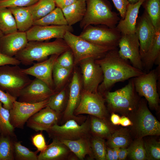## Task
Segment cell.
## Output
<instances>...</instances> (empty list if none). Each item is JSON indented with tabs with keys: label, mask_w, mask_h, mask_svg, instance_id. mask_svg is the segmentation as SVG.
Listing matches in <instances>:
<instances>
[{
	"label": "cell",
	"mask_w": 160,
	"mask_h": 160,
	"mask_svg": "<svg viewBox=\"0 0 160 160\" xmlns=\"http://www.w3.org/2000/svg\"><path fill=\"white\" fill-rule=\"evenodd\" d=\"M117 47L109 51L103 57L95 62L101 67L103 79L99 85L98 93L103 96L114 84L144 74L145 73L129 64L119 55Z\"/></svg>",
	"instance_id": "6da1fadb"
},
{
	"label": "cell",
	"mask_w": 160,
	"mask_h": 160,
	"mask_svg": "<svg viewBox=\"0 0 160 160\" xmlns=\"http://www.w3.org/2000/svg\"><path fill=\"white\" fill-rule=\"evenodd\" d=\"M70 48L63 39L51 42L28 41L25 47L15 56L21 63L28 65L34 61L40 62L53 55H60Z\"/></svg>",
	"instance_id": "7a4b0ae2"
},
{
	"label": "cell",
	"mask_w": 160,
	"mask_h": 160,
	"mask_svg": "<svg viewBox=\"0 0 160 160\" xmlns=\"http://www.w3.org/2000/svg\"><path fill=\"white\" fill-rule=\"evenodd\" d=\"M86 10L80 22L81 28L90 25H102L116 28L120 19L118 14L112 11V5L107 0H85Z\"/></svg>",
	"instance_id": "3957f363"
},
{
	"label": "cell",
	"mask_w": 160,
	"mask_h": 160,
	"mask_svg": "<svg viewBox=\"0 0 160 160\" xmlns=\"http://www.w3.org/2000/svg\"><path fill=\"white\" fill-rule=\"evenodd\" d=\"M103 97L112 112L127 114L137 108L140 100L134 87L133 78L124 87L114 92L108 91Z\"/></svg>",
	"instance_id": "277c9868"
},
{
	"label": "cell",
	"mask_w": 160,
	"mask_h": 160,
	"mask_svg": "<svg viewBox=\"0 0 160 160\" xmlns=\"http://www.w3.org/2000/svg\"><path fill=\"white\" fill-rule=\"evenodd\" d=\"M63 39L73 53L75 64L88 58H92L95 60L101 58L109 51L116 48L96 45L69 31L66 32Z\"/></svg>",
	"instance_id": "5b68a950"
},
{
	"label": "cell",
	"mask_w": 160,
	"mask_h": 160,
	"mask_svg": "<svg viewBox=\"0 0 160 160\" xmlns=\"http://www.w3.org/2000/svg\"><path fill=\"white\" fill-rule=\"evenodd\" d=\"M132 119V131L136 138L159 135L160 123L149 110L145 100H140Z\"/></svg>",
	"instance_id": "8992f818"
},
{
	"label": "cell",
	"mask_w": 160,
	"mask_h": 160,
	"mask_svg": "<svg viewBox=\"0 0 160 160\" xmlns=\"http://www.w3.org/2000/svg\"><path fill=\"white\" fill-rule=\"evenodd\" d=\"M18 65L0 66V89L18 98L22 90L32 81Z\"/></svg>",
	"instance_id": "52a82bcc"
},
{
	"label": "cell",
	"mask_w": 160,
	"mask_h": 160,
	"mask_svg": "<svg viewBox=\"0 0 160 160\" xmlns=\"http://www.w3.org/2000/svg\"><path fill=\"white\" fill-rule=\"evenodd\" d=\"M156 69L133 78L135 90L139 96L144 97L150 108L157 110L159 98L157 81L160 79V64Z\"/></svg>",
	"instance_id": "ba28073f"
},
{
	"label": "cell",
	"mask_w": 160,
	"mask_h": 160,
	"mask_svg": "<svg viewBox=\"0 0 160 160\" xmlns=\"http://www.w3.org/2000/svg\"><path fill=\"white\" fill-rule=\"evenodd\" d=\"M46 132L49 138L58 141L90 137L89 116L81 124L74 119H70L60 125L58 124H54Z\"/></svg>",
	"instance_id": "9c48e42d"
},
{
	"label": "cell",
	"mask_w": 160,
	"mask_h": 160,
	"mask_svg": "<svg viewBox=\"0 0 160 160\" xmlns=\"http://www.w3.org/2000/svg\"><path fill=\"white\" fill-rule=\"evenodd\" d=\"M79 36L96 45L116 47L118 46L121 34L116 27L111 28L90 25L83 29Z\"/></svg>",
	"instance_id": "30bf717a"
},
{
	"label": "cell",
	"mask_w": 160,
	"mask_h": 160,
	"mask_svg": "<svg viewBox=\"0 0 160 160\" xmlns=\"http://www.w3.org/2000/svg\"><path fill=\"white\" fill-rule=\"evenodd\" d=\"M105 99L98 93L89 92L83 89L79 103L74 112L76 116L87 114L102 119H108V111Z\"/></svg>",
	"instance_id": "8fae6325"
},
{
	"label": "cell",
	"mask_w": 160,
	"mask_h": 160,
	"mask_svg": "<svg viewBox=\"0 0 160 160\" xmlns=\"http://www.w3.org/2000/svg\"><path fill=\"white\" fill-rule=\"evenodd\" d=\"M49 98L42 102L30 103L16 100L9 110L10 121L15 128L23 129L29 118L47 106Z\"/></svg>",
	"instance_id": "7c38bea8"
},
{
	"label": "cell",
	"mask_w": 160,
	"mask_h": 160,
	"mask_svg": "<svg viewBox=\"0 0 160 160\" xmlns=\"http://www.w3.org/2000/svg\"><path fill=\"white\" fill-rule=\"evenodd\" d=\"M118 46V53L122 59L129 60L133 67L144 71L140 52V43L135 33L121 35Z\"/></svg>",
	"instance_id": "4fadbf2b"
},
{
	"label": "cell",
	"mask_w": 160,
	"mask_h": 160,
	"mask_svg": "<svg viewBox=\"0 0 160 160\" xmlns=\"http://www.w3.org/2000/svg\"><path fill=\"white\" fill-rule=\"evenodd\" d=\"M81 91L79 76L77 72L75 71L70 85L67 105L60 122L61 124L70 119H74L81 124L86 119L87 116H76L74 113L79 103Z\"/></svg>",
	"instance_id": "5bb4252c"
},
{
	"label": "cell",
	"mask_w": 160,
	"mask_h": 160,
	"mask_svg": "<svg viewBox=\"0 0 160 160\" xmlns=\"http://www.w3.org/2000/svg\"><path fill=\"white\" fill-rule=\"evenodd\" d=\"M92 58L84 59L80 63L83 76L84 89L87 91L98 93L100 84L103 79L102 69Z\"/></svg>",
	"instance_id": "9a60e30c"
},
{
	"label": "cell",
	"mask_w": 160,
	"mask_h": 160,
	"mask_svg": "<svg viewBox=\"0 0 160 160\" xmlns=\"http://www.w3.org/2000/svg\"><path fill=\"white\" fill-rule=\"evenodd\" d=\"M56 92L44 82L35 78L22 90L18 101L30 103H39L49 98Z\"/></svg>",
	"instance_id": "2e32d148"
},
{
	"label": "cell",
	"mask_w": 160,
	"mask_h": 160,
	"mask_svg": "<svg viewBox=\"0 0 160 160\" xmlns=\"http://www.w3.org/2000/svg\"><path fill=\"white\" fill-rule=\"evenodd\" d=\"M72 26L68 25H33L26 32L28 41H43L53 38L63 39L67 31L72 32Z\"/></svg>",
	"instance_id": "e0dca14e"
},
{
	"label": "cell",
	"mask_w": 160,
	"mask_h": 160,
	"mask_svg": "<svg viewBox=\"0 0 160 160\" xmlns=\"http://www.w3.org/2000/svg\"><path fill=\"white\" fill-rule=\"evenodd\" d=\"M156 29L148 15L145 10L138 17L135 25V33L140 43L141 57L147 52L153 40Z\"/></svg>",
	"instance_id": "ac0fdd59"
},
{
	"label": "cell",
	"mask_w": 160,
	"mask_h": 160,
	"mask_svg": "<svg viewBox=\"0 0 160 160\" xmlns=\"http://www.w3.org/2000/svg\"><path fill=\"white\" fill-rule=\"evenodd\" d=\"M61 116V115L47 106L30 117L26 125L36 132L46 131L54 124H58Z\"/></svg>",
	"instance_id": "d6986e66"
},
{
	"label": "cell",
	"mask_w": 160,
	"mask_h": 160,
	"mask_svg": "<svg viewBox=\"0 0 160 160\" xmlns=\"http://www.w3.org/2000/svg\"><path fill=\"white\" fill-rule=\"evenodd\" d=\"M59 55H53L47 59L34 63L32 66L23 69L22 71L28 75L35 77L45 83L54 90L52 78V71L56 60Z\"/></svg>",
	"instance_id": "ffe728a7"
},
{
	"label": "cell",
	"mask_w": 160,
	"mask_h": 160,
	"mask_svg": "<svg viewBox=\"0 0 160 160\" xmlns=\"http://www.w3.org/2000/svg\"><path fill=\"white\" fill-rule=\"evenodd\" d=\"M28 41L26 32L18 31L3 35L0 40V52L13 57L25 47Z\"/></svg>",
	"instance_id": "44dd1931"
},
{
	"label": "cell",
	"mask_w": 160,
	"mask_h": 160,
	"mask_svg": "<svg viewBox=\"0 0 160 160\" xmlns=\"http://www.w3.org/2000/svg\"><path fill=\"white\" fill-rule=\"evenodd\" d=\"M77 158L64 144L52 140L38 155V160H77Z\"/></svg>",
	"instance_id": "7402d4cb"
},
{
	"label": "cell",
	"mask_w": 160,
	"mask_h": 160,
	"mask_svg": "<svg viewBox=\"0 0 160 160\" xmlns=\"http://www.w3.org/2000/svg\"><path fill=\"white\" fill-rule=\"evenodd\" d=\"M144 1L140 0L135 4L129 3L128 4L124 18H121L116 27L121 35L135 33V25L139 10Z\"/></svg>",
	"instance_id": "603a6c76"
},
{
	"label": "cell",
	"mask_w": 160,
	"mask_h": 160,
	"mask_svg": "<svg viewBox=\"0 0 160 160\" xmlns=\"http://www.w3.org/2000/svg\"><path fill=\"white\" fill-rule=\"evenodd\" d=\"M155 29V33L148 49L141 57L145 73L149 72L154 64H160V27Z\"/></svg>",
	"instance_id": "cb8c5ba5"
},
{
	"label": "cell",
	"mask_w": 160,
	"mask_h": 160,
	"mask_svg": "<svg viewBox=\"0 0 160 160\" xmlns=\"http://www.w3.org/2000/svg\"><path fill=\"white\" fill-rule=\"evenodd\" d=\"M91 137L75 140H62L59 141L65 145L78 160H84L87 155L89 156V159L93 160L94 157L91 148Z\"/></svg>",
	"instance_id": "d4e9b609"
},
{
	"label": "cell",
	"mask_w": 160,
	"mask_h": 160,
	"mask_svg": "<svg viewBox=\"0 0 160 160\" xmlns=\"http://www.w3.org/2000/svg\"><path fill=\"white\" fill-rule=\"evenodd\" d=\"M89 130L91 136L107 139L115 130L108 119L89 115Z\"/></svg>",
	"instance_id": "484cf974"
},
{
	"label": "cell",
	"mask_w": 160,
	"mask_h": 160,
	"mask_svg": "<svg viewBox=\"0 0 160 160\" xmlns=\"http://www.w3.org/2000/svg\"><path fill=\"white\" fill-rule=\"evenodd\" d=\"M62 10L68 25L72 26L83 18L86 10V1L79 0Z\"/></svg>",
	"instance_id": "4316f807"
},
{
	"label": "cell",
	"mask_w": 160,
	"mask_h": 160,
	"mask_svg": "<svg viewBox=\"0 0 160 160\" xmlns=\"http://www.w3.org/2000/svg\"><path fill=\"white\" fill-rule=\"evenodd\" d=\"M8 8L14 17L18 31L26 32L33 26L34 20L29 6Z\"/></svg>",
	"instance_id": "83f0119b"
},
{
	"label": "cell",
	"mask_w": 160,
	"mask_h": 160,
	"mask_svg": "<svg viewBox=\"0 0 160 160\" xmlns=\"http://www.w3.org/2000/svg\"><path fill=\"white\" fill-rule=\"evenodd\" d=\"M107 140V146L112 148H127L132 143L129 131L125 128L115 130Z\"/></svg>",
	"instance_id": "f1b7e54d"
},
{
	"label": "cell",
	"mask_w": 160,
	"mask_h": 160,
	"mask_svg": "<svg viewBox=\"0 0 160 160\" xmlns=\"http://www.w3.org/2000/svg\"><path fill=\"white\" fill-rule=\"evenodd\" d=\"M68 25L62 9L57 7L41 18L34 21L33 25Z\"/></svg>",
	"instance_id": "f546056e"
},
{
	"label": "cell",
	"mask_w": 160,
	"mask_h": 160,
	"mask_svg": "<svg viewBox=\"0 0 160 160\" xmlns=\"http://www.w3.org/2000/svg\"><path fill=\"white\" fill-rule=\"evenodd\" d=\"M0 31L4 35L18 31L14 17L8 8L0 7Z\"/></svg>",
	"instance_id": "4dcf8cb0"
},
{
	"label": "cell",
	"mask_w": 160,
	"mask_h": 160,
	"mask_svg": "<svg viewBox=\"0 0 160 160\" xmlns=\"http://www.w3.org/2000/svg\"><path fill=\"white\" fill-rule=\"evenodd\" d=\"M54 0H39L29 6L34 21L45 16L56 8Z\"/></svg>",
	"instance_id": "1f68e13d"
},
{
	"label": "cell",
	"mask_w": 160,
	"mask_h": 160,
	"mask_svg": "<svg viewBox=\"0 0 160 160\" xmlns=\"http://www.w3.org/2000/svg\"><path fill=\"white\" fill-rule=\"evenodd\" d=\"M68 99L67 92L64 88L49 97L47 106L62 115L66 108Z\"/></svg>",
	"instance_id": "d6a6232c"
},
{
	"label": "cell",
	"mask_w": 160,
	"mask_h": 160,
	"mask_svg": "<svg viewBox=\"0 0 160 160\" xmlns=\"http://www.w3.org/2000/svg\"><path fill=\"white\" fill-rule=\"evenodd\" d=\"M141 6L150 17L155 28L160 27V0H144Z\"/></svg>",
	"instance_id": "836d02e7"
},
{
	"label": "cell",
	"mask_w": 160,
	"mask_h": 160,
	"mask_svg": "<svg viewBox=\"0 0 160 160\" xmlns=\"http://www.w3.org/2000/svg\"><path fill=\"white\" fill-rule=\"evenodd\" d=\"M12 137L0 134V160H14L13 141Z\"/></svg>",
	"instance_id": "e575fe53"
},
{
	"label": "cell",
	"mask_w": 160,
	"mask_h": 160,
	"mask_svg": "<svg viewBox=\"0 0 160 160\" xmlns=\"http://www.w3.org/2000/svg\"><path fill=\"white\" fill-rule=\"evenodd\" d=\"M0 102V130L1 134L15 138V128L10 121L9 110L5 108Z\"/></svg>",
	"instance_id": "d590c367"
},
{
	"label": "cell",
	"mask_w": 160,
	"mask_h": 160,
	"mask_svg": "<svg viewBox=\"0 0 160 160\" xmlns=\"http://www.w3.org/2000/svg\"><path fill=\"white\" fill-rule=\"evenodd\" d=\"M15 160H38V152L33 151L22 145L20 141H13Z\"/></svg>",
	"instance_id": "8d00e7d4"
},
{
	"label": "cell",
	"mask_w": 160,
	"mask_h": 160,
	"mask_svg": "<svg viewBox=\"0 0 160 160\" xmlns=\"http://www.w3.org/2000/svg\"><path fill=\"white\" fill-rule=\"evenodd\" d=\"M71 71V69L62 67L55 63L52 71V78L56 92L59 91V89L68 77Z\"/></svg>",
	"instance_id": "74e56055"
},
{
	"label": "cell",
	"mask_w": 160,
	"mask_h": 160,
	"mask_svg": "<svg viewBox=\"0 0 160 160\" xmlns=\"http://www.w3.org/2000/svg\"><path fill=\"white\" fill-rule=\"evenodd\" d=\"M128 156L133 160H147L143 138H138L132 142L128 148Z\"/></svg>",
	"instance_id": "f35d334b"
},
{
	"label": "cell",
	"mask_w": 160,
	"mask_h": 160,
	"mask_svg": "<svg viewBox=\"0 0 160 160\" xmlns=\"http://www.w3.org/2000/svg\"><path fill=\"white\" fill-rule=\"evenodd\" d=\"M90 141L94 159L97 160H106L107 146L105 140L91 136Z\"/></svg>",
	"instance_id": "ab89813d"
},
{
	"label": "cell",
	"mask_w": 160,
	"mask_h": 160,
	"mask_svg": "<svg viewBox=\"0 0 160 160\" xmlns=\"http://www.w3.org/2000/svg\"><path fill=\"white\" fill-rule=\"evenodd\" d=\"M144 144L147 160H160V142L151 139L144 141Z\"/></svg>",
	"instance_id": "60d3db41"
},
{
	"label": "cell",
	"mask_w": 160,
	"mask_h": 160,
	"mask_svg": "<svg viewBox=\"0 0 160 160\" xmlns=\"http://www.w3.org/2000/svg\"><path fill=\"white\" fill-rule=\"evenodd\" d=\"M61 55L57 58L56 63L62 67L72 69L74 63L73 54L71 49L67 50Z\"/></svg>",
	"instance_id": "b9f144b4"
},
{
	"label": "cell",
	"mask_w": 160,
	"mask_h": 160,
	"mask_svg": "<svg viewBox=\"0 0 160 160\" xmlns=\"http://www.w3.org/2000/svg\"><path fill=\"white\" fill-rule=\"evenodd\" d=\"M39 0H0V7H27L36 3Z\"/></svg>",
	"instance_id": "7bdbcfd3"
},
{
	"label": "cell",
	"mask_w": 160,
	"mask_h": 160,
	"mask_svg": "<svg viewBox=\"0 0 160 160\" xmlns=\"http://www.w3.org/2000/svg\"><path fill=\"white\" fill-rule=\"evenodd\" d=\"M17 98L0 89V102L5 108L10 110Z\"/></svg>",
	"instance_id": "ee69618b"
},
{
	"label": "cell",
	"mask_w": 160,
	"mask_h": 160,
	"mask_svg": "<svg viewBox=\"0 0 160 160\" xmlns=\"http://www.w3.org/2000/svg\"><path fill=\"white\" fill-rule=\"evenodd\" d=\"M31 140L32 144L36 148L38 152L42 151L47 147L44 137L41 133L33 135Z\"/></svg>",
	"instance_id": "f6af8a7d"
},
{
	"label": "cell",
	"mask_w": 160,
	"mask_h": 160,
	"mask_svg": "<svg viewBox=\"0 0 160 160\" xmlns=\"http://www.w3.org/2000/svg\"><path fill=\"white\" fill-rule=\"evenodd\" d=\"M114 5L119 12L121 19L124 18L127 7L129 2L127 0H112Z\"/></svg>",
	"instance_id": "bcb514c9"
},
{
	"label": "cell",
	"mask_w": 160,
	"mask_h": 160,
	"mask_svg": "<svg viewBox=\"0 0 160 160\" xmlns=\"http://www.w3.org/2000/svg\"><path fill=\"white\" fill-rule=\"evenodd\" d=\"M21 63L15 57H11L0 52V66L7 65H19Z\"/></svg>",
	"instance_id": "7dc6e473"
},
{
	"label": "cell",
	"mask_w": 160,
	"mask_h": 160,
	"mask_svg": "<svg viewBox=\"0 0 160 160\" xmlns=\"http://www.w3.org/2000/svg\"><path fill=\"white\" fill-rule=\"evenodd\" d=\"M79 0H56L55 1L56 6L61 9L69 6Z\"/></svg>",
	"instance_id": "c3c4849f"
},
{
	"label": "cell",
	"mask_w": 160,
	"mask_h": 160,
	"mask_svg": "<svg viewBox=\"0 0 160 160\" xmlns=\"http://www.w3.org/2000/svg\"><path fill=\"white\" fill-rule=\"evenodd\" d=\"M129 152L128 148H120L119 152L118 160H124L126 159Z\"/></svg>",
	"instance_id": "681fc988"
},
{
	"label": "cell",
	"mask_w": 160,
	"mask_h": 160,
	"mask_svg": "<svg viewBox=\"0 0 160 160\" xmlns=\"http://www.w3.org/2000/svg\"><path fill=\"white\" fill-rule=\"evenodd\" d=\"M119 124L123 127H127L132 126V123L128 117L123 116L120 117Z\"/></svg>",
	"instance_id": "f907efd6"
},
{
	"label": "cell",
	"mask_w": 160,
	"mask_h": 160,
	"mask_svg": "<svg viewBox=\"0 0 160 160\" xmlns=\"http://www.w3.org/2000/svg\"><path fill=\"white\" fill-rule=\"evenodd\" d=\"M120 117L117 114L112 112L110 116V120L111 123L114 125H119Z\"/></svg>",
	"instance_id": "816d5d0a"
},
{
	"label": "cell",
	"mask_w": 160,
	"mask_h": 160,
	"mask_svg": "<svg viewBox=\"0 0 160 160\" xmlns=\"http://www.w3.org/2000/svg\"><path fill=\"white\" fill-rule=\"evenodd\" d=\"M105 156L106 160H113L112 148L107 146Z\"/></svg>",
	"instance_id": "f5cc1de1"
},
{
	"label": "cell",
	"mask_w": 160,
	"mask_h": 160,
	"mask_svg": "<svg viewBox=\"0 0 160 160\" xmlns=\"http://www.w3.org/2000/svg\"><path fill=\"white\" fill-rule=\"evenodd\" d=\"M120 148L115 147L113 148V160H118L119 152Z\"/></svg>",
	"instance_id": "db71d44e"
},
{
	"label": "cell",
	"mask_w": 160,
	"mask_h": 160,
	"mask_svg": "<svg viewBox=\"0 0 160 160\" xmlns=\"http://www.w3.org/2000/svg\"><path fill=\"white\" fill-rule=\"evenodd\" d=\"M129 3L131 4H135L138 2L140 0H127Z\"/></svg>",
	"instance_id": "11a10c76"
},
{
	"label": "cell",
	"mask_w": 160,
	"mask_h": 160,
	"mask_svg": "<svg viewBox=\"0 0 160 160\" xmlns=\"http://www.w3.org/2000/svg\"><path fill=\"white\" fill-rule=\"evenodd\" d=\"M3 35H4L3 34V33L0 31V39H1V38L2 37V36Z\"/></svg>",
	"instance_id": "9f6ffc18"
},
{
	"label": "cell",
	"mask_w": 160,
	"mask_h": 160,
	"mask_svg": "<svg viewBox=\"0 0 160 160\" xmlns=\"http://www.w3.org/2000/svg\"><path fill=\"white\" fill-rule=\"evenodd\" d=\"M1 131H0V134H1Z\"/></svg>",
	"instance_id": "6f0895ef"
},
{
	"label": "cell",
	"mask_w": 160,
	"mask_h": 160,
	"mask_svg": "<svg viewBox=\"0 0 160 160\" xmlns=\"http://www.w3.org/2000/svg\"><path fill=\"white\" fill-rule=\"evenodd\" d=\"M55 1L56 0H54Z\"/></svg>",
	"instance_id": "680465c9"
}]
</instances>
